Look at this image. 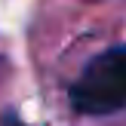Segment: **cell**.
Returning a JSON list of instances; mask_svg holds the SVG:
<instances>
[{"label":"cell","instance_id":"obj_1","mask_svg":"<svg viewBox=\"0 0 126 126\" xmlns=\"http://www.w3.org/2000/svg\"><path fill=\"white\" fill-rule=\"evenodd\" d=\"M68 102L83 117H108L126 111V46L102 49L83 65L80 77L68 89Z\"/></svg>","mask_w":126,"mask_h":126},{"label":"cell","instance_id":"obj_2","mask_svg":"<svg viewBox=\"0 0 126 126\" xmlns=\"http://www.w3.org/2000/svg\"><path fill=\"white\" fill-rule=\"evenodd\" d=\"M0 126H25V123L18 120L16 111H3V114H0Z\"/></svg>","mask_w":126,"mask_h":126}]
</instances>
